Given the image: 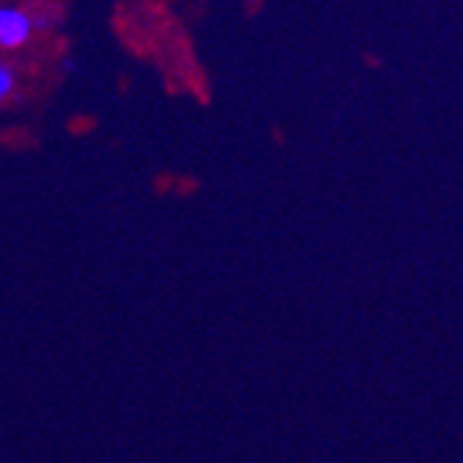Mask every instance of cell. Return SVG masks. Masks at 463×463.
<instances>
[{"label": "cell", "instance_id": "obj_1", "mask_svg": "<svg viewBox=\"0 0 463 463\" xmlns=\"http://www.w3.org/2000/svg\"><path fill=\"white\" fill-rule=\"evenodd\" d=\"M42 23L25 6H0V51L17 53L28 48Z\"/></svg>", "mask_w": 463, "mask_h": 463}, {"label": "cell", "instance_id": "obj_2", "mask_svg": "<svg viewBox=\"0 0 463 463\" xmlns=\"http://www.w3.org/2000/svg\"><path fill=\"white\" fill-rule=\"evenodd\" d=\"M17 90H20L17 70L6 59H0V106L12 103L17 98Z\"/></svg>", "mask_w": 463, "mask_h": 463}, {"label": "cell", "instance_id": "obj_3", "mask_svg": "<svg viewBox=\"0 0 463 463\" xmlns=\"http://www.w3.org/2000/svg\"><path fill=\"white\" fill-rule=\"evenodd\" d=\"M61 70L72 75V72H78V61H75V59H67V61L61 64Z\"/></svg>", "mask_w": 463, "mask_h": 463}]
</instances>
